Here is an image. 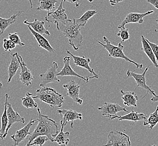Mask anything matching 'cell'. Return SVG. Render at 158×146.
<instances>
[{
  "label": "cell",
  "mask_w": 158,
  "mask_h": 146,
  "mask_svg": "<svg viewBox=\"0 0 158 146\" xmlns=\"http://www.w3.org/2000/svg\"><path fill=\"white\" fill-rule=\"evenodd\" d=\"M37 111L38 123L27 138L29 142L26 144L27 146H29L34 138L40 135H46L48 137L51 142H54L55 137L58 133L59 129L57 123L54 120L42 114L40 109H37Z\"/></svg>",
  "instance_id": "cell-1"
},
{
  "label": "cell",
  "mask_w": 158,
  "mask_h": 146,
  "mask_svg": "<svg viewBox=\"0 0 158 146\" xmlns=\"http://www.w3.org/2000/svg\"><path fill=\"white\" fill-rule=\"evenodd\" d=\"M56 27L69 39L70 46L75 51H77L82 46L84 38L81 33V28L76 25L75 19H68L64 24L59 23Z\"/></svg>",
  "instance_id": "cell-2"
},
{
  "label": "cell",
  "mask_w": 158,
  "mask_h": 146,
  "mask_svg": "<svg viewBox=\"0 0 158 146\" xmlns=\"http://www.w3.org/2000/svg\"><path fill=\"white\" fill-rule=\"evenodd\" d=\"M36 93L37 95L33 97L34 100L41 101L53 109L55 106L61 107L64 102V96L49 87H41L36 91Z\"/></svg>",
  "instance_id": "cell-3"
},
{
  "label": "cell",
  "mask_w": 158,
  "mask_h": 146,
  "mask_svg": "<svg viewBox=\"0 0 158 146\" xmlns=\"http://www.w3.org/2000/svg\"><path fill=\"white\" fill-rule=\"evenodd\" d=\"M103 39L104 42L106 43L105 44H103V43L101 42L100 41H98V43L101 46H103L104 49H106L108 52L109 56L114 58H119L124 59L125 61L134 64L136 66V69H140V70H142L143 64H138L137 62L130 59L127 56H126L125 55L124 52H123L124 46L122 45L121 42L119 43L118 45V46H116L112 45L106 36H104Z\"/></svg>",
  "instance_id": "cell-4"
},
{
  "label": "cell",
  "mask_w": 158,
  "mask_h": 146,
  "mask_svg": "<svg viewBox=\"0 0 158 146\" xmlns=\"http://www.w3.org/2000/svg\"><path fill=\"white\" fill-rule=\"evenodd\" d=\"M130 137L118 131H111L108 135V142L104 146H130Z\"/></svg>",
  "instance_id": "cell-5"
},
{
  "label": "cell",
  "mask_w": 158,
  "mask_h": 146,
  "mask_svg": "<svg viewBox=\"0 0 158 146\" xmlns=\"http://www.w3.org/2000/svg\"><path fill=\"white\" fill-rule=\"evenodd\" d=\"M64 0H61V3L57 9L54 11L48 12L45 18V20L49 23H54L58 26L59 23L64 24L67 20V16L65 13V10L63 7Z\"/></svg>",
  "instance_id": "cell-6"
},
{
  "label": "cell",
  "mask_w": 158,
  "mask_h": 146,
  "mask_svg": "<svg viewBox=\"0 0 158 146\" xmlns=\"http://www.w3.org/2000/svg\"><path fill=\"white\" fill-rule=\"evenodd\" d=\"M149 67H150V65H149L148 67H146V69H145L143 74H137V73H135V71H131L130 70H128L127 73H126L128 78V77H132L135 80V81L136 82L137 86L136 87L135 90H136L138 87H141L142 88L145 89L147 91V93L144 96V97H143V98L145 97L146 96V94H150L151 95L154 96H155L156 95L155 94V91L152 90L150 87H149L146 84V78H145V75H146L147 71L149 69Z\"/></svg>",
  "instance_id": "cell-7"
},
{
  "label": "cell",
  "mask_w": 158,
  "mask_h": 146,
  "mask_svg": "<svg viewBox=\"0 0 158 146\" xmlns=\"http://www.w3.org/2000/svg\"><path fill=\"white\" fill-rule=\"evenodd\" d=\"M58 65L56 62H53L52 65L49 67L46 72L44 74H40L41 82L40 87H44L47 84L51 83L60 82V80L57 78V74H58Z\"/></svg>",
  "instance_id": "cell-8"
},
{
  "label": "cell",
  "mask_w": 158,
  "mask_h": 146,
  "mask_svg": "<svg viewBox=\"0 0 158 146\" xmlns=\"http://www.w3.org/2000/svg\"><path fill=\"white\" fill-rule=\"evenodd\" d=\"M64 61V66L62 69L58 72L57 74V76H73L79 77L80 78L82 79L85 82L88 83L89 80L90 79H93L99 78V76H83L80 75L79 74L76 73L73 68L71 67L70 64V56H65L63 58Z\"/></svg>",
  "instance_id": "cell-9"
},
{
  "label": "cell",
  "mask_w": 158,
  "mask_h": 146,
  "mask_svg": "<svg viewBox=\"0 0 158 146\" xmlns=\"http://www.w3.org/2000/svg\"><path fill=\"white\" fill-rule=\"evenodd\" d=\"M57 112L61 116L60 124H63L64 126L67 125L69 122H71L70 127L73 128V121L76 120H82V115L81 113H77L73 110L61 109L57 110Z\"/></svg>",
  "instance_id": "cell-10"
},
{
  "label": "cell",
  "mask_w": 158,
  "mask_h": 146,
  "mask_svg": "<svg viewBox=\"0 0 158 146\" xmlns=\"http://www.w3.org/2000/svg\"><path fill=\"white\" fill-rule=\"evenodd\" d=\"M37 121H38V119H31V120L24 127L16 131L15 134L11 136V138L13 140V146H18L19 143L27 138V136L31 133L29 131L30 129Z\"/></svg>",
  "instance_id": "cell-11"
},
{
  "label": "cell",
  "mask_w": 158,
  "mask_h": 146,
  "mask_svg": "<svg viewBox=\"0 0 158 146\" xmlns=\"http://www.w3.org/2000/svg\"><path fill=\"white\" fill-rule=\"evenodd\" d=\"M16 53L20 64V68H21V71L20 73V76H19V80L25 85L29 86L31 84L32 80H33L34 77L33 74L31 73V70H29L27 68V65L25 63L24 61H23V58L21 56L19 55L18 52H16Z\"/></svg>",
  "instance_id": "cell-12"
},
{
  "label": "cell",
  "mask_w": 158,
  "mask_h": 146,
  "mask_svg": "<svg viewBox=\"0 0 158 146\" xmlns=\"http://www.w3.org/2000/svg\"><path fill=\"white\" fill-rule=\"evenodd\" d=\"M62 86L64 88L67 90L68 96L72 98L76 104L82 105L83 101L79 97L80 86L78 83H77L75 80H72Z\"/></svg>",
  "instance_id": "cell-13"
},
{
  "label": "cell",
  "mask_w": 158,
  "mask_h": 146,
  "mask_svg": "<svg viewBox=\"0 0 158 146\" xmlns=\"http://www.w3.org/2000/svg\"><path fill=\"white\" fill-rule=\"evenodd\" d=\"M7 118H8V124L6 129L5 133L2 137V140H3L6 138L8 133V131L9 130L10 128H11V127L16 122H21L23 124L25 123L24 118L21 117L18 112H16L13 109L11 104H7Z\"/></svg>",
  "instance_id": "cell-14"
},
{
  "label": "cell",
  "mask_w": 158,
  "mask_h": 146,
  "mask_svg": "<svg viewBox=\"0 0 158 146\" xmlns=\"http://www.w3.org/2000/svg\"><path fill=\"white\" fill-rule=\"evenodd\" d=\"M154 10H150L145 13L130 12L126 15L123 21L122 22L121 25L118 26V28L120 29L121 28L125 27V25L129 23H139L140 24H143V18L146 16L149 15L150 14L154 13Z\"/></svg>",
  "instance_id": "cell-15"
},
{
  "label": "cell",
  "mask_w": 158,
  "mask_h": 146,
  "mask_svg": "<svg viewBox=\"0 0 158 146\" xmlns=\"http://www.w3.org/2000/svg\"><path fill=\"white\" fill-rule=\"evenodd\" d=\"M98 110H99L102 115L103 116L117 115V113L121 111H124L128 113L127 109L120 106L117 104H113L110 102H104L102 106L98 107Z\"/></svg>",
  "instance_id": "cell-16"
},
{
  "label": "cell",
  "mask_w": 158,
  "mask_h": 146,
  "mask_svg": "<svg viewBox=\"0 0 158 146\" xmlns=\"http://www.w3.org/2000/svg\"><path fill=\"white\" fill-rule=\"evenodd\" d=\"M110 120H113V119H118L119 121L121 120H127V121H131L132 122H134L135 123H136L137 122L142 121V120H145L147 119V117L143 113H139L137 112L134 111V109H132V111L131 113H128L127 115L123 116L117 115H106Z\"/></svg>",
  "instance_id": "cell-17"
},
{
  "label": "cell",
  "mask_w": 158,
  "mask_h": 146,
  "mask_svg": "<svg viewBox=\"0 0 158 146\" xmlns=\"http://www.w3.org/2000/svg\"><path fill=\"white\" fill-rule=\"evenodd\" d=\"M66 52L68 54L72 56L73 60V64L76 66L84 68L85 69L88 70L91 74H93L94 76H98L97 74L95 73L94 69H92L89 65V63L90 62V59L89 58H85V56L80 57L78 56H75L71 54L68 49L66 50Z\"/></svg>",
  "instance_id": "cell-18"
},
{
  "label": "cell",
  "mask_w": 158,
  "mask_h": 146,
  "mask_svg": "<svg viewBox=\"0 0 158 146\" xmlns=\"http://www.w3.org/2000/svg\"><path fill=\"white\" fill-rule=\"evenodd\" d=\"M27 26L28 29H29V31H31V33L33 34V36H34L35 40H37V42L38 43V46L40 47L46 49L49 53H53L55 52V49L51 46L48 41L47 40L45 37L43 36L42 34L38 33L35 31H34L30 25H27Z\"/></svg>",
  "instance_id": "cell-19"
},
{
  "label": "cell",
  "mask_w": 158,
  "mask_h": 146,
  "mask_svg": "<svg viewBox=\"0 0 158 146\" xmlns=\"http://www.w3.org/2000/svg\"><path fill=\"white\" fill-rule=\"evenodd\" d=\"M10 58L11 61L9 67H8V75H9V79L7 83H9L12 78L15 75L19 67H20V64L18 58L17 57L16 53L12 54L10 52Z\"/></svg>",
  "instance_id": "cell-20"
},
{
  "label": "cell",
  "mask_w": 158,
  "mask_h": 146,
  "mask_svg": "<svg viewBox=\"0 0 158 146\" xmlns=\"http://www.w3.org/2000/svg\"><path fill=\"white\" fill-rule=\"evenodd\" d=\"M121 98L123 104L127 106L137 107V101L139 97L134 92H125L121 91Z\"/></svg>",
  "instance_id": "cell-21"
},
{
  "label": "cell",
  "mask_w": 158,
  "mask_h": 146,
  "mask_svg": "<svg viewBox=\"0 0 158 146\" xmlns=\"http://www.w3.org/2000/svg\"><path fill=\"white\" fill-rule=\"evenodd\" d=\"M141 40L142 43L141 50L146 54L148 58H149L150 61L152 62V64H154L155 67L156 68H158V62L156 60L155 55L152 51V49L149 45V43L146 41V38L143 35L141 36Z\"/></svg>",
  "instance_id": "cell-22"
},
{
  "label": "cell",
  "mask_w": 158,
  "mask_h": 146,
  "mask_svg": "<svg viewBox=\"0 0 158 146\" xmlns=\"http://www.w3.org/2000/svg\"><path fill=\"white\" fill-rule=\"evenodd\" d=\"M24 23L26 25H30L31 27L34 31H35L37 33L40 34H46L48 35V36H50V33L48 31V29L44 27V21H39L37 20V19H35V20L32 22V23H29L28 22L27 20H25L24 21Z\"/></svg>",
  "instance_id": "cell-23"
},
{
  "label": "cell",
  "mask_w": 158,
  "mask_h": 146,
  "mask_svg": "<svg viewBox=\"0 0 158 146\" xmlns=\"http://www.w3.org/2000/svg\"><path fill=\"white\" fill-rule=\"evenodd\" d=\"M10 97L9 93L5 94V107L2 115L1 117V128L0 129V138L2 140L4 134L5 133L6 129L8 124V118L7 114V104L8 100Z\"/></svg>",
  "instance_id": "cell-24"
},
{
  "label": "cell",
  "mask_w": 158,
  "mask_h": 146,
  "mask_svg": "<svg viewBox=\"0 0 158 146\" xmlns=\"http://www.w3.org/2000/svg\"><path fill=\"white\" fill-rule=\"evenodd\" d=\"M24 12V11H20L16 14L12 15L10 18L4 19L0 18V36L6 31L7 28L9 27L10 25L15 23L16 21V18L18 16L20 15L21 14Z\"/></svg>",
  "instance_id": "cell-25"
},
{
  "label": "cell",
  "mask_w": 158,
  "mask_h": 146,
  "mask_svg": "<svg viewBox=\"0 0 158 146\" xmlns=\"http://www.w3.org/2000/svg\"><path fill=\"white\" fill-rule=\"evenodd\" d=\"M61 131L55 137L54 141L57 142L60 146H66L70 142V139L69 138L70 135V132L67 131L64 133V126L63 124H61Z\"/></svg>",
  "instance_id": "cell-26"
},
{
  "label": "cell",
  "mask_w": 158,
  "mask_h": 146,
  "mask_svg": "<svg viewBox=\"0 0 158 146\" xmlns=\"http://www.w3.org/2000/svg\"><path fill=\"white\" fill-rule=\"evenodd\" d=\"M38 7H37V10L43 11L45 10L50 12L51 11H54L56 9V3L57 0H38Z\"/></svg>",
  "instance_id": "cell-27"
},
{
  "label": "cell",
  "mask_w": 158,
  "mask_h": 146,
  "mask_svg": "<svg viewBox=\"0 0 158 146\" xmlns=\"http://www.w3.org/2000/svg\"><path fill=\"white\" fill-rule=\"evenodd\" d=\"M97 13L98 11L97 10H89L88 11H86L80 18L76 19H75L76 25L80 28L85 27V25L87 24L89 20Z\"/></svg>",
  "instance_id": "cell-28"
},
{
  "label": "cell",
  "mask_w": 158,
  "mask_h": 146,
  "mask_svg": "<svg viewBox=\"0 0 158 146\" xmlns=\"http://www.w3.org/2000/svg\"><path fill=\"white\" fill-rule=\"evenodd\" d=\"M32 95L33 93L27 92L26 93V95L24 97L18 96L22 100V105L23 106L27 109H35L38 107V104L34 101V99L32 97Z\"/></svg>",
  "instance_id": "cell-29"
},
{
  "label": "cell",
  "mask_w": 158,
  "mask_h": 146,
  "mask_svg": "<svg viewBox=\"0 0 158 146\" xmlns=\"http://www.w3.org/2000/svg\"><path fill=\"white\" fill-rule=\"evenodd\" d=\"M158 123V105L154 113H151L149 118L143 122V126L149 125V128L150 130H152L154 127Z\"/></svg>",
  "instance_id": "cell-30"
},
{
  "label": "cell",
  "mask_w": 158,
  "mask_h": 146,
  "mask_svg": "<svg viewBox=\"0 0 158 146\" xmlns=\"http://www.w3.org/2000/svg\"><path fill=\"white\" fill-rule=\"evenodd\" d=\"M49 140L48 137L46 135H40L34 138L31 142L29 146H42L46 142H48Z\"/></svg>",
  "instance_id": "cell-31"
},
{
  "label": "cell",
  "mask_w": 158,
  "mask_h": 146,
  "mask_svg": "<svg viewBox=\"0 0 158 146\" xmlns=\"http://www.w3.org/2000/svg\"><path fill=\"white\" fill-rule=\"evenodd\" d=\"M119 29V31L117 33V36L121 38L122 43L130 39V34L128 32V29L126 28L125 27H123Z\"/></svg>",
  "instance_id": "cell-32"
},
{
  "label": "cell",
  "mask_w": 158,
  "mask_h": 146,
  "mask_svg": "<svg viewBox=\"0 0 158 146\" xmlns=\"http://www.w3.org/2000/svg\"><path fill=\"white\" fill-rule=\"evenodd\" d=\"M9 38L11 41H12L13 42L15 43L16 45H18L20 46H24L25 45L24 43L22 42L20 40V37L19 36L18 34L16 32L13 33L9 34Z\"/></svg>",
  "instance_id": "cell-33"
},
{
  "label": "cell",
  "mask_w": 158,
  "mask_h": 146,
  "mask_svg": "<svg viewBox=\"0 0 158 146\" xmlns=\"http://www.w3.org/2000/svg\"><path fill=\"white\" fill-rule=\"evenodd\" d=\"M3 49L5 51H10L15 49L16 47V44L12 42V41L9 39H4L3 40Z\"/></svg>",
  "instance_id": "cell-34"
},
{
  "label": "cell",
  "mask_w": 158,
  "mask_h": 146,
  "mask_svg": "<svg viewBox=\"0 0 158 146\" xmlns=\"http://www.w3.org/2000/svg\"><path fill=\"white\" fill-rule=\"evenodd\" d=\"M146 41L149 43V45L151 47V48L152 49V51H153L154 54L155 55V58H156V60L157 61V62L158 64V45L157 44H155L154 43L151 42H150L149 40L146 39Z\"/></svg>",
  "instance_id": "cell-35"
},
{
  "label": "cell",
  "mask_w": 158,
  "mask_h": 146,
  "mask_svg": "<svg viewBox=\"0 0 158 146\" xmlns=\"http://www.w3.org/2000/svg\"><path fill=\"white\" fill-rule=\"evenodd\" d=\"M148 3H150L155 9L158 10V0H146Z\"/></svg>",
  "instance_id": "cell-36"
},
{
  "label": "cell",
  "mask_w": 158,
  "mask_h": 146,
  "mask_svg": "<svg viewBox=\"0 0 158 146\" xmlns=\"http://www.w3.org/2000/svg\"><path fill=\"white\" fill-rule=\"evenodd\" d=\"M69 2L71 3H73L74 5H75L76 8H79L80 5L79 0H64V2Z\"/></svg>",
  "instance_id": "cell-37"
},
{
  "label": "cell",
  "mask_w": 158,
  "mask_h": 146,
  "mask_svg": "<svg viewBox=\"0 0 158 146\" xmlns=\"http://www.w3.org/2000/svg\"><path fill=\"white\" fill-rule=\"evenodd\" d=\"M110 3L112 6H115L118 3H120L122 2L123 0H109Z\"/></svg>",
  "instance_id": "cell-38"
},
{
  "label": "cell",
  "mask_w": 158,
  "mask_h": 146,
  "mask_svg": "<svg viewBox=\"0 0 158 146\" xmlns=\"http://www.w3.org/2000/svg\"><path fill=\"white\" fill-rule=\"evenodd\" d=\"M151 101L152 102H158V96L157 95H156L155 96H154V97H152V98H151Z\"/></svg>",
  "instance_id": "cell-39"
},
{
  "label": "cell",
  "mask_w": 158,
  "mask_h": 146,
  "mask_svg": "<svg viewBox=\"0 0 158 146\" xmlns=\"http://www.w3.org/2000/svg\"><path fill=\"white\" fill-rule=\"evenodd\" d=\"M27 1L30 2L31 8H33V3H32V0H27Z\"/></svg>",
  "instance_id": "cell-40"
},
{
  "label": "cell",
  "mask_w": 158,
  "mask_h": 146,
  "mask_svg": "<svg viewBox=\"0 0 158 146\" xmlns=\"http://www.w3.org/2000/svg\"><path fill=\"white\" fill-rule=\"evenodd\" d=\"M2 87V83L0 81V89Z\"/></svg>",
  "instance_id": "cell-41"
},
{
  "label": "cell",
  "mask_w": 158,
  "mask_h": 146,
  "mask_svg": "<svg viewBox=\"0 0 158 146\" xmlns=\"http://www.w3.org/2000/svg\"><path fill=\"white\" fill-rule=\"evenodd\" d=\"M89 2H93V0H88Z\"/></svg>",
  "instance_id": "cell-42"
},
{
  "label": "cell",
  "mask_w": 158,
  "mask_h": 146,
  "mask_svg": "<svg viewBox=\"0 0 158 146\" xmlns=\"http://www.w3.org/2000/svg\"><path fill=\"white\" fill-rule=\"evenodd\" d=\"M156 23H158V19H157V20H156Z\"/></svg>",
  "instance_id": "cell-43"
},
{
  "label": "cell",
  "mask_w": 158,
  "mask_h": 146,
  "mask_svg": "<svg viewBox=\"0 0 158 146\" xmlns=\"http://www.w3.org/2000/svg\"><path fill=\"white\" fill-rule=\"evenodd\" d=\"M1 0H0V2H1Z\"/></svg>",
  "instance_id": "cell-44"
}]
</instances>
